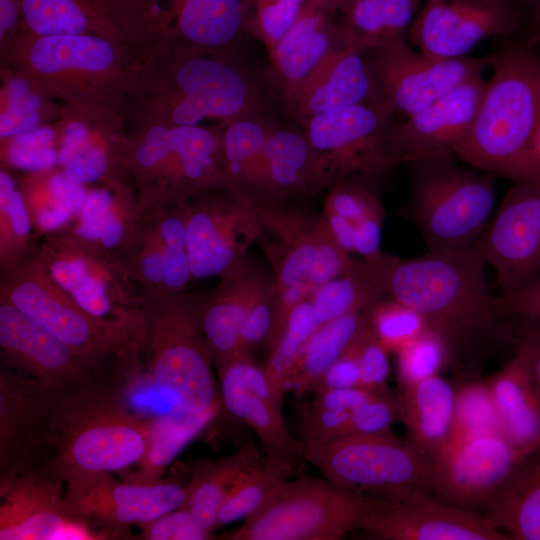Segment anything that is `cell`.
Here are the masks:
<instances>
[{"instance_id": "obj_1", "label": "cell", "mask_w": 540, "mask_h": 540, "mask_svg": "<svg viewBox=\"0 0 540 540\" xmlns=\"http://www.w3.org/2000/svg\"><path fill=\"white\" fill-rule=\"evenodd\" d=\"M479 247L430 251L379 266L387 297L408 305L444 344L458 383L481 379L487 364L515 352L516 340L495 309Z\"/></svg>"}, {"instance_id": "obj_2", "label": "cell", "mask_w": 540, "mask_h": 540, "mask_svg": "<svg viewBox=\"0 0 540 540\" xmlns=\"http://www.w3.org/2000/svg\"><path fill=\"white\" fill-rule=\"evenodd\" d=\"M279 104L264 73L237 51L172 46L145 57L124 100L134 126H199L274 114Z\"/></svg>"}, {"instance_id": "obj_3", "label": "cell", "mask_w": 540, "mask_h": 540, "mask_svg": "<svg viewBox=\"0 0 540 540\" xmlns=\"http://www.w3.org/2000/svg\"><path fill=\"white\" fill-rule=\"evenodd\" d=\"M489 62L491 76L474 120L453 155L514 182L539 178L534 141L540 127V55L509 45L490 54Z\"/></svg>"}, {"instance_id": "obj_4", "label": "cell", "mask_w": 540, "mask_h": 540, "mask_svg": "<svg viewBox=\"0 0 540 540\" xmlns=\"http://www.w3.org/2000/svg\"><path fill=\"white\" fill-rule=\"evenodd\" d=\"M126 384L104 380L53 393L50 470L65 482L97 473L122 472L145 453L154 417L129 411Z\"/></svg>"}, {"instance_id": "obj_5", "label": "cell", "mask_w": 540, "mask_h": 540, "mask_svg": "<svg viewBox=\"0 0 540 540\" xmlns=\"http://www.w3.org/2000/svg\"><path fill=\"white\" fill-rule=\"evenodd\" d=\"M1 60L2 67L22 74L51 100L123 108L143 56L92 34H24L1 52Z\"/></svg>"}, {"instance_id": "obj_6", "label": "cell", "mask_w": 540, "mask_h": 540, "mask_svg": "<svg viewBox=\"0 0 540 540\" xmlns=\"http://www.w3.org/2000/svg\"><path fill=\"white\" fill-rule=\"evenodd\" d=\"M455 159L445 154L406 164L410 185L404 214L430 251L477 245L493 211L496 176Z\"/></svg>"}, {"instance_id": "obj_7", "label": "cell", "mask_w": 540, "mask_h": 540, "mask_svg": "<svg viewBox=\"0 0 540 540\" xmlns=\"http://www.w3.org/2000/svg\"><path fill=\"white\" fill-rule=\"evenodd\" d=\"M201 316L202 307L181 298L145 311L143 344L150 352L146 376L165 395L173 412L213 419L222 403Z\"/></svg>"}, {"instance_id": "obj_8", "label": "cell", "mask_w": 540, "mask_h": 540, "mask_svg": "<svg viewBox=\"0 0 540 540\" xmlns=\"http://www.w3.org/2000/svg\"><path fill=\"white\" fill-rule=\"evenodd\" d=\"M303 447L304 459L326 480L353 494L394 502L431 492L433 463L393 434L344 435Z\"/></svg>"}, {"instance_id": "obj_9", "label": "cell", "mask_w": 540, "mask_h": 540, "mask_svg": "<svg viewBox=\"0 0 540 540\" xmlns=\"http://www.w3.org/2000/svg\"><path fill=\"white\" fill-rule=\"evenodd\" d=\"M370 498L328 480L299 477L286 480L243 524L231 540H337L359 528Z\"/></svg>"}, {"instance_id": "obj_10", "label": "cell", "mask_w": 540, "mask_h": 540, "mask_svg": "<svg viewBox=\"0 0 540 540\" xmlns=\"http://www.w3.org/2000/svg\"><path fill=\"white\" fill-rule=\"evenodd\" d=\"M222 127L135 126L134 134L127 137L126 152L140 178H157L178 196L226 189Z\"/></svg>"}, {"instance_id": "obj_11", "label": "cell", "mask_w": 540, "mask_h": 540, "mask_svg": "<svg viewBox=\"0 0 540 540\" xmlns=\"http://www.w3.org/2000/svg\"><path fill=\"white\" fill-rule=\"evenodd\" d=\"M378 103L328 110L300 125L335 185L354 180L373 182L394 167L388 134L395 121Z\"/></svg>"}, {"instance_id": "obj_12", "label": "cell", "mask_w": 540, "mask_h": 540, "mask_svg": "<svg viewBox=\"0 0 540 540\" xmlns=\"http://www.w3.org/2000/svg\"><path fill=\"white\" fill-rule=\"evenodd\" d=\"M246 0H122L126 16L150 49L179 46L237 51L246 34Z\"/></svg>"}, {"instance_id": "obj_13", "label": "cell", "mask_w": 540, "mask_h": 540, "mask_svg": "<svg viewBox=\"0 0 540 540\" xmlns=\"http://www.w3.org/2000/svg\"><path fill=\"white\" fill-rule=\"evenodd\" d=\"M377 100L395 117L426 108L467 80L482 75L489 55L440 58L420 52L408 40L365 53Z\"/></svg>"}, {"instance_id": "obj_14", "label": "cell", "mask_w": 540, "mask_h": 540, "mask_svg": "<svg viewBox=\"0 0 540 540\" xmlns=\"http://www.w3.org/2000/svg\"><path fill=\"white\" fill-rule=\"evenodd\" d=\"M0 346L6 366L53 393L77 391L104 380L122 381L79 356L6 298L0 305Z\"/></svg>"}, {"instance_id": "obj_15", "label": "cell", "mask_w": 540, "mask_h": 540, "mask_svg": "<svg viewBox=\"0 0 540 540\" xmlns=\"http://www.w3.org/2000/svg\"><path fill=\"white\" fill-rule=\"evenodd\" d=\"M518 0H424L408 42L430 56L459 58L491 37L514 33L523 21Z\"/></svg>"}, {"instance_id": "obj_16", "label": "cell", "mask_w": 540, "mask_h": 540, "mask_svg": "<svg viewBox=\"0 0 540 540\" xmlns=\"http://www.w3.org/2000/svg\"><path fill=\"white\" fill-rule=\"evenodd\" d=\"M64 485L50 470L47 460L14 478L0 491V539H107L70 510Z\"/></svg>"}, {"instance_id": "obj_17", "label": "cell", "mask_w": 540, "mask_h": 540, "mask_svg": "<svg viewBox=\"0 0 540 540\" xmlns=\"http://www.w3.org/2000/svg\"><path fill=\"white\" fill-rule=\"evenodd\" d=\"M65 486L70 510L114 539L127 538L130 524L148 522L182 507L187 497L186 486L176 482L137 484L118 481L112 473L86 475Z\"/></svg>"}, {"instance_id": "obj_18", "label": "cell", "mask_w": 540, "mask_h": 540, "mask_svg": "<svg viewBox=\"0 0 540 540\" xmlns=\"http://www.w3.org/2000/svg\"><path fill=\"white\" fill-rule=\"evenodd\" d=\"M479 247L495 271L501 295L513 293L540 273V177L514 182Z\"/></svg>"}, {"instance_id": "obj_19", "label": "cell", "mask_w": 540, "mask_h": 540, "mask_svg": "<svg viewBox=\"0 0 540 540\" xmlns=\"http://www.w3.org/2000/svg\"><path fill=\"white\" fill-rule=\"evenodd\" d=\"M53 393L33 379L0 370V491L47 460L52 444Z\"/></svg>"}, {"instance_id": "obj_20", "label": "cell", "mask_w": 540, "mask_h": 540, "mask_svg": "<svg viewBox=\"0 0 540 540\" xmlns=\"http://www.w3.org/2000/svg\"><path fill=\"white\" fill-rule=\"evenodd\" d=\"M263 203L227 190V195L192 209L186 216V244L192 277L228 275L245 261L260 236Z\"/></svg>"}, {"instance_id": "obj_21", "label": "cell", "mask_w": 540, "mask_h": 540, "mask_svg": "<svg viewBox=\"0 0 540 540\" xmlns=\"http://www.w3.org/2000/svg\"><path fill=\"white\" fill-rule=\"evenodd\" d=\"M359 528L389 540H509L484 515L426 490L394 502L370 498Z\"/></svg>"}, {"instance_id": "obj_22", "label": "cell", "mask_w": 540, "mask_h": 540, "mask_svg": "<svg viewBox=\"0 0 540 540\" xmlns=\"http://www.w3.org/2000/svg\"><path fill=\"white\" fill-rule=\"evenodd\" d=\"M521 458L500 434L450 442L432 462L431 493L465 509L484 508Z\"/></svg>"}, {"instance_id": "obj_23", "label": "cell", "mask_w": 540, "mask_h": 540, "mask_svg": "<svg viewBox=\"0 0 540 540\" xmlns=\"http://www.w3.org/2000/svg\"><path fill=\"white\" fill-rule=\"evenodd\" d=\"M216 368L222 408L255 432L266 457L296 470L305 460L303 443L288 430L283 402L273 392L263 368L252 358L241 357Z\"/></svg>"}, {"instance_id": "obj_24", "label": "cell", "mask_w": 540, "mask_h": 540, "mask_svg": "<svg viewBox=\"0 0 540 540\" xmlns=\"http://www.w3.org/2000/svg\"><path fill=\"white\" fill-rule=\"evenodd\" d=\"M486 81L475 76L401 121L393 122L388 147L395 166L453 154L474 120Z\"/></svg>"}, {"instance_id": "obj_25", "label": "cell", "mask_w": 540, "mask_h": 540, "mask_svg": "<svg viewBox=\"0 0 540 540\" xmlns=\"http://www.w3.org/2000/svg\"><path fill=\"white\" fill-rule=\"evenodd\" d=\"M340 0H314L267 51L266 80L285 110L310 74L334 51L344 48L338 27Z\"/></svg>"}, {"instance_id": "obj_26", "label": "cell", "mask_w": 540, "mask_h": 540, "mask_svg": "<svg viewBox=\"0 0 540 540\" xmlns=\"http://www.w3.org/2000/svg\"><path fill=\"white\" fill-rule=\"evenodd\" d=\"M363 103H378L365 54L341 48L310 74L285 112L292 122L302 125L328 110Z\"/></svg>"}, {"instance_id": "obj_27", "label": "cell", "mask_w": 540, "mask_h": 540, "mask_svg": "<svg viewBox=\"0 0 540 540\" xmlns=\"http://www.w3.org/2000/svg\"><path fill=\"white\" fill-rule=\"evenodd\" d=\"M484 380L501 435L523 458L540 445V384L526 351L516 345L511 358Z\"/></svg>"}, {"instance_id": "obj_28", "label": "cell", "mask_w": 540, "mask_h": 540, "mask_svg": "<svg viewBox=\"0 0 540 540\" xmlns=\"http://www.w3.org/2000/svg\"><path fill=\"white\" fill-rule=\"evenodd\" d=\"M21 7L28 35L92 34L139 53L128 31L120 0H21Z\"/></svg>"}, {"instance_id": "obj_29", "label": "cell", "mask_w": 540, "mask_h": 540, "mask_svg": "<svg viewBox=\"0 0 540 540\" xmlns=\"http://www.w3.org/2000/svg\"><path fill=\"white\" fill-rule=\"evenodd\" d=\"M266 178L270 203H280L293 194L328 190L334 185L303 128L278 119L267 139Z\"/></svg>"}, {"instance_id": "obj_30", "label": "cell", "mask_w": 540, "mask_h": 540, "mask_svg": "<svg viewBox=\"0 0 540 540\" xmlns=\"http://www.w3.org/2000/svg\"><path fill=\"white\" fill-rule=\"evenodd\" d=\"M219 295L202 308V329L215 365L237 356L242 329L253 305L273 286L245 262L229 273Z\"/></svg>"}, {"instance_id": "obj_31", "label": "cell", "mask_w": 540, "mask_h": 540, "mask_svg": "<svg viewBox=\"0 0 540 540\" xmlns=\"http://www.w3.org/2000/svg\"><path fill=\"white\" fill-rule=\"evenodd\" d=\"M277 120L274 114L236 120L222 127V162L226 190L270 204L266 178V145Z\"/></svg>"}, {"instance_id": "obj_32", "label": "cell", "mask_w": 540, "mask_h": 540, "mask_svg": "<svg viewBox=\"0 0 540 540\" xmlns=\"http://www.w3.org/2000/svg\"><path fill=\"white\" fill-rule=\"evenodd\" d=\"M424 0H340L337 20L344 48L365 54L408 40Z\"/></svg>"}, {"instance_id": "obj_33", "label": "cell", "mask_w": 540, "mask_h": 540, "mask_svg": "<svg viewBox=\"0 0 540 540\" xmlns=\"http://www.w3.org/2000/svg\"><path fill=\"white\" fill-rule=\"evenodd\" d=\"M399 393L406 442L433 462L453 430L455 385L437 374L401 388Z\"/></svg>"}, {"instance_id": "obj_34", "label": "cell", "mask_w": 540, "mask_h": 540, "mask_svg": "<svg viewBox=\"0 0 540 540\" xmlns=\"http://www.w3.org/2000/svg\"><path fill=\"white\" fill-rule=\"evenodd\" d=\"M484 509L509 540H540V445L518 461Z\"/></svg>"}, {"instance_id": "obj_35", "label": "cell", "mask_w": 540, "mask_h": 540, "mask_svg": "<svg viewBox=\"0 0 540 540\" xmlns=\"http://www.w3.org/2000/svg\"><path fill=\"white\" fill-rule=\"evenodd\" d=\"M261 452L251 439L230 455L199 459L191 470L182 506L206 531L216 529L217 514L235 482L261 459Z\"/></svg>"}, {"instance_id": "obj_36", "label": "cell", "mask_w": 540, "mask_h": 540, "mask_svg": "<svg viewBox=\"0 0 540 540\" xmlns=\"http://www.w3.org/2000/svg\"><path fill=\"white\" fill-rule=\"evenodd\" d=\"M366 311L320 324L302 348L289 379V391H313L324 372L343 354L366 323Z\"/></svg>"}, {"instance_id": "obj_37", "label": "cell", "mask_w": 540, "mask_h": 540, "mask_svg": "<svg viewBox=\"0 0 540 540\" xmlns=\"http://www.w3.org/2000/svg\"><path fill=\"white\" fill-rule=\"evenodd\" d=\"M387 297L379 262H359L310 297L318 324L362 312Z\"/></svg>"}, {"instance_id": "obj_38", "label": "cell", "mask_w": 540, "mask_h": 540, "mask_svg": "<svg viewBox=\"0 0 540 540\" xmlns=\"http://www.w3.org/2000/svg\"><path fill=\"white\" fill-rule=\"evenodd\" d=\"M211 420L178 412L154 417L145 453L133 465L135 470L125 473V481L145 485L163 481L172 460Z\"/></svg>"}, {"instance_id": "obj_39", "label": "cell", "mask_w": 540, "mask_h": 540, "mask_svg": "<svg viewBox=\"0 0 540 540\" xmlns=\"http://www.w3.org/2000/svg\"><path fill=\"white\" fill-rule=\"evenodd\" d=\"M318 325L312 302L310 298L305 299L291 309L278 336L268 347L269 355L262 368L273 392L283 403L296 360Z\"/></svg>"}, {"instance_id": "obj_40", "label": "cell", "mask_w": 540, "mask_h": 540, "mask_svg": "<svg viewBox=\"0 0 540 540\" xmlns=\"http://www.w3.org/2000/svg\"><path fill=\"white\" fill-rule=\"evenodd\" d=\"M3 80L1 139L44 125L49 119L60 117L61 109L51 103L26 77L6 67L1 69Z\"/></svg>"}, {"instance_id": "obj_41", "label": "cell", "mask_w": 540, "mask_h": 540, "mask_svg": "<svg viewBox=\"0 0 540 540\" xmlns=\"http://www.w3.org/2000/svg\"><path fill=\"white\" fill-rule=\"evenodd\" d=\"M295 470L265 455L231 487L217 514L216 529L246 519Z\"/></svg>"}, {"instance_id": "obj_42", "label": "cell", "mask_w": 540, "mask_h": 540, "mask_svg": "<svg viewBox=\"0 0 540 540\" xmlns=\"http://www.w3.org/2000/svg\"><path fill=\"white\" fill-rule=\"evenodd\" d=\"M485 434L501 435L487 383L482 379L458 383L455 385L454 424L448 443Z\"/></svg>"}, {"instance_id": "obj_43", "label": "cell", "mask_w": 540, "mask_h": 540, "mask_svg": "<svg viewBox=\"0 0 540 540\" xmlns=\"http://www.w3.org/2000/svg\"><path fill=\"white\" fill-rule=\"evenodd\" d=\"M53 282L86 313L94 318L110 321L106 316L113 312L103 282L77 258H61L49 266ZM114 322V321H112Z\"/></svg>"}, {"instance_id": "obj_44", "label": "cell", "mask_w": 540, "mask_h": 540, "mask_svg": "<svg viewBox=\"0 0 540 540\" xmlns=\"http://www.w3.org/2000/svg\"><path fill=\"white\" fill-rule=\"evenodd\" d=\"M366 316L369 329L389 353H396L427 329L417 311L389 297L367 309Z\"/></svg>"}, {"instance_id": "obj_45", "label": "cell", "mask_w": 540, "mask_h": 540, "mask_svg": "<svg viewBox=\"0 0 540 540\" xmlns=\"http://www.w3.org/2000/svg\"><path fill=\"white\" fill-rule=\"evenodd\" d=\"M314 0H246V34L268 51Z\"/></svg>"}, {"instance_id": "obj_46", "label": "cell", "mask_w": 540, "mask_h": 540, "mask_svg": "<svg viewBox=\"0 0 540 540\" xmlns=\"http://www.w3.org/2000/svg\"><path fill=\"white\" fill-rule=\"evenodd\" d=\"M396 354L400 388L416 384L448 368V355L444 344L428 329Z\"/></svg>"}, {"instance_id": "obj_47", "label": "cell", "mask_w": 540, "mask_h": 540, "mask_svg": "<svg viewBox=\"0 0 540 540\" xmlns=\"http://www.w3.org/2000/svg\"><path fill=\"white\" fill-rule=\"evenodd\" d=\"M55 130L40 125L18 133L8 139L5 158L14 168L41 172L58 163V151L54 147Z\"/></svg>"}, {"instance_id": "obj_48", "label": "cell", "mask_w": 540, "mask_h": 540, "mask_svg": "<svg viewBox=\"0 0 540 540\" xmlns=\"http://www.w3.org/2000/svg\"><path fill=\"white\" fill-rule=\"evenodd\" d=\"M398 421H402L400 393L387 388L372 392L356 409L344 435L392 434L391 427Z\"/></svg>"}, {"instance_id": "obj_49", "label": "cell", "mask_w": 540, "mask_h": 540, "mask_svg": "<svg viewBox=\"0 0 540 540\" xmlns=\"http://www.w3.org/2000/svg\"><path fill=\"white\" fill-rule=\"evenodd\" d=\"M76 234L85 240L101 241L105 247L117 245L123 235V225L113 211L112 198L107 190L88 193L79 212Z\"/></svg>"}, {"instance_id": "obj_50", "label": "cell", "mask_w": 540, "mask_h": 540, "mask_svg": "<svg viewBox=\"0 0 540 540\" xmlns=\"http://www.w3.org/2000/svg\"><path fill=\"white\" fill-rule=\"evenodd\" d=\"M159 231L164 244L163 283L169 289H180L192 277L186 244V218L167 217L161 222Z\"/></svg>"}, {"instance_id": "obj_51", "label": "cell", "mask_w": 540, "mask_h": 540, "mask_svg": "<svg viewBox=\"0 0 540 540\" xmlns=\"http://www.w3.org/2000/svg\"><path fill=\"white\" fill-rule=\"evenodd\" d=\"M360 371V387L369 392L389 388L387 378L390 372L389 352L376 339L366 323L351 342Z\"/></svg>"}, {"instance_id": "obj_52", "label": "cell", "mask_w": 540, "mask_h": 540, "mask_svg": "<svg viewBox=\"0 0 540 540\" xmlns=\"http://www.w3.org/2000/svg\"><path fill=\"white\" fill-rule=\"evenodd\" d=\"M146 540H206L212 533L203 529L183 507L139 524Z\"/></svg>"}, {"instance_id": "obj_53", "label": "cell", "mask_w": 540, "mask_h": 540, "mask_svg": "<svg viewBox=\"0 0 540 540\" xmlns=\"http://www.w3.org/2000/svg\"><path fill=\"white\" fill-rule=\"evenodd\" d=\"M274 293L273 284L253 305L241 332L236 357L253 358L255 349L267 342L273 321Z\"/></svg>"}, {"instance_id": "obj_54", "label": "cell", "mask_w": 540, "mask_h": 540, "mask_svg": "<svg viewBox=\"0 0 540 540\" xmlns=\"http://www.w3.org/2000/svg\"><path fill=\"white\" fill-rule=\"evenodd\" d=\"M493 300L496 312L503 318L523 317L540 321V273L513 293Z\"/></svg>"}, {"instance_id": "obj_55", "label": "cell", "mask_w": 540, "mask_h": 540, "mask_svg": "<svg viewBox=\"0 0 540 540\" xmlns=\"http://www.w3.org/2000/svg\"><path fill=\"white\" fill-rule=\"evenodd\" d=\"M358 387H360L359 366L351 345H349L343 354L324 372L314 386L312 393Z\"/></svg>"}, {"instance_id": "obj_56", "label": "cell", "mask_w": 540, "mask_h": 540, "mask_svg": "<svg viewBox=\"0 0 540 540\" xmlns=\"http://www.w3.org/2000/svg\"><path fill=\"white\" fill-rule=\"evenodd\" d=\"M1 211L9 220L12 231L19 237H25L30 231V221L21 194L16 190L12 177L5 171L0 172Z\"/></svg>"}, {"instance_id": "obj_57", "label": "cell", "mask_w": 540, "mask_h": 540, "mask_svg": "<svg viewBox=\"0 0 540 540\" xmlns=\"http://www.w3.org/2000/svg\"><path fill=\"white\" fill-rule=\"evenodd\" d=\"M50 205L73 216L80 212L88 193L82 184L75 183L63 174H54L48 183Z\"/></svg>"}, {"instance_id": "obj_58", "label": "cell", "mask_w": 540, "mask_h": 540, "mask_svg": "<svg viewBox=\"0 0 540 540\" xmlns=\"http://www.w3.org/2000/svg\"><path fill=\"white\" fill-rule=\"evenodd\" d=\"M24 28L21 0H0V50L10 47L22 35Z\"/></svg>"}, {"instance_id": "obj_59", "label": "cell", "mask_w": 540, "mask_h": 540, "mask_svg": "<svg viewBox=\"0 0 540 540\" xmlns=\"http://www.w3.org/2000/svg\"><path fill=\"white\" fill-rule=\"evenodd\" d=\"M141 271L144 277L153 282H163L164 278V255L163 248L148 253L141 262Z\"/></svg>"}, {"instance_id": "obj_60", "label": "cell", "mask_w": 540, "mask_h": 540, "mask_svg": "<svg viewBox=\"0 0 540 540\" xmlns=\"http://www.w3.org/2000/svg\"><path fill=\"white\" fill-rule=\"evenodd\" d=\"M71 216L52 206H45L38 211L37 221L43 230H55L65 224Z\"/></svg>"}, {"instance_id": "obj_61", "label": "cell", "mask_w": 540, "mask_h": 540, "mask_svg": "<svg viewBox=\"0 0 540 540\" xmlns=\"http://www.w3.org/2000/svg\"><path fill=\"white\" fill-rule=\"evenodd\" d=\"M540 42V0L532 4V13L528 24L525 46L531 48Z\"/></svg>"}, {"instance_id": "obj_62", "label": "cell", "mask_w": 540, "mask_h": 540, "mask_svg": "<svg viewBox=\"0 0 540 540\" xmlns=\"http://www.w3.org/2000/svg\"><path fill=\"white\" fill-rule=\"evenodd\" d=\"M534 150H535L536 157L540 162V127H539V129L537 131V134H536V137H535Z\"/></svg>"}, {"instance_id": "obj_63", "label": "cell", "mask_w": 540, "mask_h": 540, "mask_svg": "<svg viewBox=\"0 0 540 540\" xmlns=\"http://www.w3.org/2000/svg\"><path fill=\"white\" fill-rule=\"evenodd\" d=\"M518 1H520L521 3H526V4L532 5L535 0H518Z\"/></svg>"}]
</instances>
